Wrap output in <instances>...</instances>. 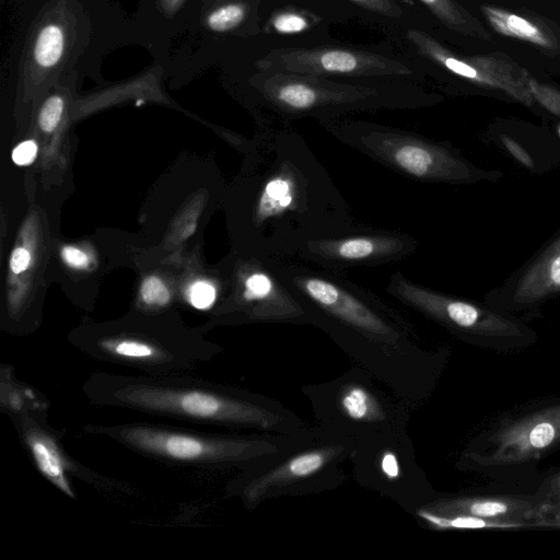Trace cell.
I'll return each instance as SVG.
<instances>
[{"label": "cell", "instance_id": "f1b7e54d", "mask_svg": "<svg viewBox=\"0 0 560 560\" xmlns=\"http://www.w3.org/2000/svg\"><path fill=\"white\" fill-rule=\"evenodd\" d=\"M215 295L214 287L207 281L195 282L188 291L190 303L200 310L210 307L215 301Z\"/></svg>", "mask_w": 560, "mask_h": 560}, {"label": "cell", "instance_id": "4dcf8cb0", "mask_svg": "<svg viewBox=\"0 0 560 560\" xmlns=\"http://www.w3.org/2000/svg\"><path fill=\"white\" fill-rule=\"evenodd\" d=\"M37 155V143L26 140L18 144L12 151V160L16 165L25 166L33 163Z\"/></svg>", "mask_w": 560, "mask_h": 560}, {"label": "cell", "instance_id": "ba28073f", "mask_svg": "<svg viewBox=\"0 0 560 560\" xmlns=\"http://www.w3.org/2000/svg\"><path fill=\"white\" fill-rule=\"evenodd\" d=\"M302 393L318 428L355 442L372 434L407 429L412 411L357 365L330 381L305 385Z\"/></svg>", "mask_w": 560, "mask_h": 560}, {"label": "cell", "instance_id": "e575fe53", "mask_svg": "<svg viewBox=\"0 0 560 560\" xmlns=\"http://www.w3.org/2000/svg\"><path fill=\"white\" fill-rule=\"evenodd\" d=\"M31 262V254L23 247H18L13 250L10 258V269L13 273H21L25 271Z\"/></svg>", "mask_w": 560, "mask_h": 560}, {"label": "cell", "instance_id": "f546056e", "mask_svg": "<svg viewBox=\"0 0 560 560\" xmlns=\"http://www.w3.org/2000/svg\"><path fill=\"white\" fill-rule=\"evenodd\" d=\"M358 5L366 9L371 12L387 16V18H400L402 16V10L395 0H351Z\"/></svg>", "mask_w": 560, "mask_h": 560}, {"label": "cell", "instance_id": "4316f807", "mask_svg": "<svg viewBox=\"0 0 560 560\" xmlns=\"http://www.w3.org/2000/svg\"><path fill=\"white\" fill-rule=\"evenodd\" d=\"M63 100L59 95L46 100L38 115V125L43 131L51 132L56 129L63 113Z\"/></svg>", "mask_w": 560, "mask_h": 560}, {"label": "cell", "instance_id": "836d02e7", "mask_svg": "<svg viewBox=\"0 0 560 560\" xmlns=\"http://www.w3.org/2000/svg\"><path fill=\"white\" fill-rule=\"evenodd\" d=\"M501 141L508 151L524 166L534 167V161L528 152L514 139L509 136H501Z\"/></svg>", "mask_w": 560, "mask_h": 560}, {"label": "cell", "instance_id": "9c48e42d", "mask_svg": "<svg viewBox=\"0 0 560 560\" xmlns=\"http://www.w3.org/2000/svg\"><path fill=\"white\" fill-rule=\"evenodd\" d=\"M70 340L94 361L161 376L194 374L223 351L200 336L152 328L95 329Z\"/></svg>", "mask_w": 560, "mask_h": 560}, {"label": "cell", "instance_id": "30bf717a", "mask_svg": "<svg viewBox=\"0 0 560 560\" xmlns=\"http://www.w3.org/2000/svg\"><path fill=\"white\" fill-rule=\"evenodd\" d=\"M350 462L357 483L407 512L412 513L436 497L418 463L407 429L357 441Z\"/></svg>", "mask_w": 560, "mask_h": 560}, {"label": "cell", "instance_id": "484cf974", "mask_svg": "<svg viewBox=\"0 0 560 560\" xmlns=\"http://www.w3.org/2000/svg\"><path fill=\"white\" fill-rule=\"evenodd\" d=\"M140 295L143 303L151 307H163L171 300L167 287L155 276H150L142 281Z\"/></svg>", "mask_w": 560, "mask_h": 560}, {"label": "cell", "instance_id": "d4e9b609", "mask_svg": "<svg viewBox=\"0 0 560 560\" xmlns=\"http://www.w3.org/2000/svg\"><path fill=\"white\" fill-rule=\"evenodd\" d=\"M527 88L534 98L548 112L560 117V91L551 85L539 82L530 77L526 78Z\"/></svg>", "mask_w": 560, "mask_h": 560}, {"label": "cell", "instance_id": "e0dca14e", "mask_svg": "<svg viewBox=\"0 0 560 560\" xmlns=\"http://www.w3.org/2000/svg\"><path fill=\"white\" fill-rule=\"evenodd\" d=\"M487 455H471L487 466H505L540 457L560 444V402L506 421L491 435Z\"/></svg>", "mask_w": 560, "mask_h": 560}, {"label": "cell", "instance_id": "7c38bea8", "mask_svg": "<svg viewBox=\"0 0 560 560\" xmlns=\"http://www.w3.org/2000/svg\"><path fill=\"white\" fill-rule=\"evenodd\" d=\"M1 406L14 423L38 471L65 495L77 498L72 477L84 482L96 480L94 472L72 459L65 451L61 438L48 425L43 397L28 387L14 385L2 395Z\"/></svg>", "mask_w": 560, "mask_h": 560}, {"label": "cell", "instance_id": "7a4b0ae2", "mask_svg": "<svg viewBox=\"0 0 560 560\" xmlns=\"http://www.w3.org/2000/svg\"><path fill=\"white\" fill-rule=\"evenodd\" d=\"M252 153L243 210L252 256L293 259L311 241L362 228L327 168L290 124H264Z\"/></svg>", "mask_w": 560, "mask_h": 560}, {"label": "cell", "instance_id": "6da1fadb", "mask_svg": "<svg viewBox=\"0 0 560 560\" xmlns=\"http://www.w3.org/2000/svg\"><path fill=\"white\" fill-rule=\"evenodd\" d=\"M324 331L353 362L415 411L432 395L445 352L424 348L415 325L343 272L300 259L268 260Z\"/></svg>", "mask_w": 560, "mask_h": 560}, {"label": "cell", "instance_id": "ffe728a7", "mask_svg": "<svg viewBox=\"0 0 560 560\" xmlns=\"http://www.w3.org/2000/svg\"><path fill=\"white\" fill-rule=\"evenodd\" d=\"M480 11L491 28L502 36L520 39L548 51L560 48L556 35L539 22L491 4L481 5Z\"/></svg>", "mask_w": 560, "mask_h": 560}, {"label": "cell", "instance_id": "603a6c76", "mask_svg": "<svg viewBox=\"0 0 560 560\" xmlns=\"http://www.w3.org/2000/svg\"><path fill=\"white\" fill-rule=\"evenodd\" d=\"M65 34L57 24H48L39 32L35 47L34 58L43 68L55 66L62 56Z\"/></svg>", "mask_w": 560, "mask_h": 560}, {"label": "cell", "instance_id": "7402d4cb", "mask_svg": "<svg viewBox=\"0 0 560 560\" xmlns=\"http://www.w3.org/2000/svg\"><path fill=\"white\" fill-rule=\"evenodd\" d=\"M412 514L434 529H510L525 527L520 523L489 520L467 514H439L422 506L416 509Z\"/></svg>", "mask_w": 560, "mask_h": 560}, {"label": "cell", "instance_id": "d6a6232c", "mask_svg": "<svg viewBox=\"0 0 560 560\" xmlns=\"http://www.w3.org/2000/svg\"><path fill=\"white\" fill-rule=\"evenodd\" d=\"M542 498L539 499L545 503V506H550L560 503V472L549 478L542 486Z\"/></svg>", "mask_w": 560, "mask_h": 560}, {"label": "cell", "instance_id": "8992f818", "mask_svg": "<svg viewBox=\"0 0 560 560\" xmlns=\"http://www.w3.org/2000/svg\"><path fill=\"white\" fill-rule=\"evenodd\" d=\"M319 124L343 145L415 180L463 184L478 175L448 144L413 131L341 117Z\"/></svg>", "mask_w": 560, "mask_h": 560}, {"label": "cell", "instance_id": "5bb4252c", "mask_svg": "<svg viewBox=\"0 0 560 560\" xmlns=\"http://www.w3.org/2000/svg\"><path fill=\"white\" fill-rule=\"evenodd\" d=\"M268 72L352 78L408 77L412 70L401 61L364 50L345 48H280L258 61Z\"/></svg>", "mask_w": 560, "mask_h": 560}, {"label": "cell", "instance_id": "d590c367", "mask_svg": "<svg viewBox=\"0 0 560 560\" xmlns=\"http://www.w3.org/2000/svg\"><path fill=\"white\" fill-rule=\"evenodd\" d=\"M541 525L560 527V503L546 508V514Z\"/></svg>", "mask_w": 560, "mask_h": 560}, {"label": "cell", "instance_id": "83f0119b", "mask_svg": "<svg viewBox=\"0 0 560 560\" xmlns=\"http://www.w3.org/2000/svg\"><path fill=\"white\" fill-rule=\"evenodd\" d=\"M271 27L280 34L301 33L310 27L308 20L296 12H282L271 19Z\"/></svg>", "mask_w": 560, "mask_h": 560}, {"label": "cell", "instance_id": "4fadbf2b", "mask_svg": "<svg viewBox=\"0 0 560 560\" xmlns=\"http://www.w3.org/2000/svg\"><path fill=\"white\" fill-rule=\"evenodd\" d=\"M418 241L402 231L366 229L306 243L296 259L323 269L346 272L358 267H375L413 255Z\"/></svg>", "mask_w": 560, "mask_h": 560}, {"label": "cell", "instance_id": "9a60e30c", "mask_svg": "<svg viewBox=\"0 0 560 560\" xmlns=\"http://www.w3.org/2000/svg\"><path fill=\"white\" fill-rule=\"evenodd\" d=\"M407 38L420 55L447 71L475 84L502 91L523 105H533L534 98L526 84L528 72L505 54L462 57L418 30H409Z\"/></svg>", "mask_w": 560, "mask_h": 560}, {"label": "cell", "instance_id": "44dd1931", "mask_svg": "<svg viewBox=\"0 0 560 560\" xmlns=\"http://www.w3.org/2000/svg\"><path fill=\"white\" fill-rule=\"evenodd\" d=\"M450 30L483 40L491 35L483 25L455 0H419Z\"/></svg>", "mask_w": 560, "mask_h": 560}, {"label": "cell", "instance_id": "52a82bcc", "mask_svg": "<svg viewBox=\"0 0 560 560\" xmlns=\"http://www.w3.org/2000/svg\"><path fill=\"white\" fill-rule=\"evenodd\" d=\"M257 89L269 114L264 124L314 118L322 121L340 118L355 110L415 108L430 100L401 94L374 85L342 83L324 77L269 72Z\"/></svg>", "mask_w": 560, "mask_h": 560}, {"label": "cell", "instance_id": "5b68a950", "mask_svg": "<svg viewBox=\"0 0 560 560\" xmlns=\"http://www.w3.org/2000/svg\"><path fill=\"white\" fill-rule=\"evenodd\" d=\"M354 446L352 439L322 430L314 440L242 470L230 480L226 493L237 498L247 510H254L270 499L332 490L346 482L343 465L350 462Z\"/></svg>", "mask_w": 560, "mask_h": 560}, {"label": "cell", "instance_id": "d6986e66", "mask_svg": "<svg viewBox=\"0 0 560 560\" xmlns=\"http://www.w3.org/2000/svg\"><path fill=\"white\" fill-rule=\"evenodd\" d=\"M560 292V236L522 275L514 291L520 303H534Z\"/></svg>", "mask_w": 560, "mask_h": 560}, {"label": "cell", "instance_id": "8d00e7d4", "mask_svg": "<svg viewBox=\"0 0 560 560\" xmlns=\"http://www.w3.org/2000/svg\"><path fill=\"white\" fill-rule=\"evenodd\" d=\"M557 132H558V135H559V137H560V124H559V125H558V127H557Z\"/></svg>", "mask_w": 560, "mask_h": 560}, {"label": "cell", "instance_id": "3957f363", "mask_svg": "<svg viewBox=\"0 0 560 560\" xmlns=\"http://www.w3.org/2000/svg\"><path fill=\"white\" fill-rule=\"evenodd\" d=\"M90 404L197 424L301 434L310 427L269 396L189 375L91 373L82 385Z\"/></svg>", "mask_w": 560, "mask_h": 560}, {"label": "cell", "instance_id": "cb8c5ba5", "mask_svg": "<svg viewBox=\"0 0 560 560\" xmlns=\"http://www.w3.org/2000/svg\"><path fill=\"white\" fill-rule=\"evenodd\" d=\"M244 18V5L230 3L212 11L207 18V25L214 32H225L237 26Z\"/></svg>", "mask_w": 560, "mask_h": 560}, {"label": "cell", "instance_id": "8fae6325", "mask_svg": "<svg viewBox=\"0 0 560 560\" xmlns=\"http://www.w3.org/2000/svg\"><path fill=\"white\" fill-rule=\"evenodd\" d=\"M385 291L402 305L472 341H508L525 329L498 313L417 283L401 271L390 275Z\"/></svg>", "mask_w": 560, "mask_h": 560}, {"label": "cell", "instance_id": "277c9868", "mask_svg": "<svg viewBox=\"0 0 560 560\" xmlns=\"http://www.w3.org/2000/svg\"><path fill=\"white\" fill-rule=\"evenodd\" d=\"M84 434L112 440L135 453L167 465L202 469L245 470L262 465L318 436L322 430L288 435L276 433L224 434L129 422L86 424Z\"/></svg>", "mask_w": 560, "mask_h": 560}, {"label": "cell", "instance_id": "1f68e13d", "mask_svg": "<svg viewBox=\"0 0 560 560\" xmlns=\"http://www.w3.org/2000/svg\"><path fill=\"white\" fill-rule=\"evenodd\" d=\"M61 257L68 266L74 269H85L90 264L88 254L73 246L62 247Z\"/></svg>", "mask_w": 560, "mask_h": 560}, {"label": "cell", "instance_id": "2e32d148", "mask_svg": "<svg viewBox=\"0 0 560 560\" xmlns=\"http://www.w3.org/2000/svg\"><path fill=\"white\" fill-rule=\"evenodd\" d=\"M242 267L235 296L241 319L253 323L310 325L305 308L268 260L252 256Z\"/></svg>", "mask_w": 560, "mask_h": 560}, {"label": "cell", "instance_id": "ac0fdd59", "mask_svg": "<svg viewBox=\"0 0 560 560\" xmlns=\"http://www.w3.org/2000/svg\"><path fill=\"white\" fill-rule=\"evenodd\" d=\"M439 514H467L478 517L520 523L526 526L541 525L546 506L539 499L511 495L491 497H435L421 505Z\"/></svg>", "mask_w": 560, "mask_h": 560}]
</instances>
